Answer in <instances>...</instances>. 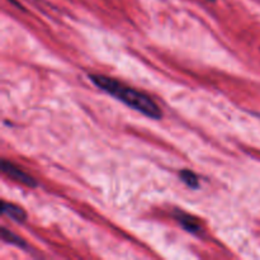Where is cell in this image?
Wrapping results in <instances>:
<instances>
[{
	"instance_id": "obj_5",
	"label": "cell",
	"mask_w": 260,
	"mask_h": 260,
	"mask_svg": "<svg viewBox=\"0 0 260 260\" xmlns=\"http://www.w3.org/2000/svg\"><path fill=\"white\" fill-rule=\"evenodd\" d=\"M0 234H2V239L4 243H8V244H12V245H15V246H19V248H23V249H27L28 245L27 243H25L24 240H23L20 236L15 235L14 233H12V231H9L8 229L5 228H2V231H0Z\"/></svg>"
},
{
	"instance_id": "obj_2",
	"label": "cell",
	"mask_w": 260,
	"mask_h": 260,
	"mask_svg": "<svg viewBox=\"0 0 260 260\" xmlns=\"http://www.w3.org/2000/svg\"><path fill=\"white\" fill-rule=\"evenodd\" d=\"M2 170L4 174L8 175V177L17 180V182L22 183L23 185H27V187H30V188H35L38 185L37 180H36L35 178L30 177V175L27 174L24 170L15 167L14 164H12L10 161H7V160H3L2 161Z\"/></svg>"
},
{
	"instance_id": "obj_1",
	"label": "cell",
	"mask_w": 260,
	"mask_h": 260,
	"mask_svg": "<svg viewBox=\"0 0 260 260\" xmlns=\"http://www.w3.org/2000/svg\"><path fill=\"white\" fill-rule=\"evenodd\" d=\"M89 78L99 89L111 94L112 96L121 101L122 103L128 106L129 108L145 114L149 118H161L162 112L159 108V106L149 95H146L142 91L131 88V86L124 85L121 81L116 80L113 78H108V76L94 75L93 74V75H89Z\"/></svg>"
},
{
	"instance_id": "obj_3",
	"label": "cell",
	"mask_w": 260,
	"mask_h": 260,
	"mask_svg": "<svg viewBox=\"0 0 260 260\" xmlns=\"http://www.w3.org/2000/svg\"><path fill=\"white\" fill-rule=\"evenodd\" d=\"M175 217H177L178 222L182 225V228L185 229L188 233L200 234L201 231H202V225H201L200 221H198L197 218L193 217V216L184 212H177L175 213Z\"/></svg>"
},
{
	"instance_id": "obj_4",
	"label": "cell",
	"mask_w": 260,
	"mask_h": 260,
	"mask_svg": "<svg viewBox=\"0 0 260 260\" xmlns=\"http://www.w3.org/2000/svg\"><path fill=\"white\" fill-rule=\"evenodd\" d=\"M2 210L4 215L9 216L12 220L17 221V222H24L27 220V213L24 212V210L18 207V206L13 205V203H8L5 201H3Z\"/></svg>"
},
{
	"instance_id": "obj_6",
	"label": "cell",
	"mask_w": 260,
	"mask_h": 260,
	"mask_svg": "<svg viewBox=\"0 0 260 260\" xmlns=\"http://www.w3.org/2000/svg\"><path fill=\"white\" fill-rule=\"evenodd\" d=\"M179 175H180V179H182L188 187L198 188V185H200V179H198L197 175H196L193 172H190V170L183 169L182 172L179 173Z\"/></svg>"
}]
</instances>
